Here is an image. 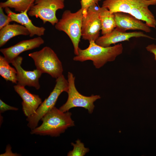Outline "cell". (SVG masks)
<instances>
[{
    "label": "cell",
    "instance_id": "6da1fadb",
    "mask_svg": "<svg viewBox=\"0 0 156 156\" xmlns=\"http://www.w3.org/2000/svg\"><path fill=\"white\" fill-rule=\"evenodd\" d=\"M156 5V0H105L102 6L112 13L121 12L130 14L145 22L150 27L155 28L156 20L148 6Z\"/></svg>",
    "mask_w": 156,
    "mask_h": 156
},
{
    "label": "cell",
    "instance_id": "7a4b0ae2",
    "mask_svg": "<svg viewBox=\"0 0 156 156\" xmlns=\"http://www.w3.org/2000/svg\"><path fill=\"white\" fill-rule=\"evenodd\" d=\"M72 114L68 111L64 112L55 106L42 118L41 125L31 130L30 133L41 135L59 136L68 128L75 125Z\"/></svg>",
    "mask_w": 156,
    "mask_h": 156
},
{
    "label": "cell",
    "instance_id": "3957f363",
    "mask_svg": "<svg viewBox=\"0 0 156 156\" xmlns=\"http://www.w3.org/2000/svg\"><path fill=\"white\" fill-rule=\"evenodd\" d=\"M89 42L87 48L79 49L78 54L73 58L74 61L83 62L91 60L95 68L99 69L107 62L114 61L123 52V47L121 44L104 47L98 45L94 41Z\"/></svg>",
    "mask_w": 156,
    "mask_h": 156
},
{
    "label": "cell",
    "instance_id": "277c9868",
    "mask_svg": "<svg viewBox=\"0 0 156 156\" xmlns=\"http://www.w3.org/2000/svg\"><path fill=\"white\" fill-rule=\"evenodd\" d=\"M83 10L81 8L75 12L66 10L63 12L61 18L55 25L57 30L65 32L71 40L75 55L78 53L79 44L81 37L82 21Z\"/></svg>",
    "mask_w": 156,
    "mask_h": 156
},
{
    "label": "cell",
    "instance_id": "5b68a950",
    "mask_svg": "<svg viewBox=\"0 0 156 156\" xmlns=\"http://www.w3.org/2000/svg\"><path fill=\"white\" fill-rule=\"evenodd\" d=\"M33 60L36 68L42 73H47L57 79L62 75V63L57 54L50 47H45L40 50L29 54Z\"/></svg>",
    "mask_w": 156,
    "mask_h": 156
},
{
    "label": "cell",
    "instance_id": "8992f818",
    "mask_svg": "<svg viewBox=\"0 0 156 156\" xmlns=\"http://www.w3.org/2000/svg\"><path fill=\"white\" fill-rule=\"evenodd\" d=\"M56 84L49 96L42 103L35 113L27 117V126L31 130L36 127L43 116L55 107L57 99L63 92H67L68 89V82L62 75L56 79Z\"/></svg>",
    "mask_w": 156,
    "mask_h": 156
},
{
    "label": "cell",
    "instance_id": "52a82bcc",
    "mask_svg": "<svg viewBox=\"0 0 156 156\" xmlns=\"http://www.w3.org/2000/svg\"><path fill=\"white\" fill-rule=\"evenodd\" d=\"M75 79L73 74L68 72L67 80L68 86L67 92L68 98L66 102L59 109L62 112H65L73 108L81 107L87 110L89 114H92L95 107L94 103L100 99L101 97L97 95L86 96L81 94L76 88Z\"/></svg>",
    "mask_w": 156,
    "mask_h": 156
},
{
    "label": "cell",
    "instance_id": "ba28073f",
    "mask_svg": "<svg viewBox=\"0 0 156 156\" xmlns=\"http://www.w3.org/2000/svg\"><path fill=\"white\" fill-rule=\"evenodd\" d=\"M64 7V0H35L28 14L40 18L44 24L48 22L54 25L59 21L56 16L57 11Z\"/></svg>",
    "mask_w": 156,
    "mask_h": 156
},
{
    "label": "cell",
    "instance_id": "9c48e42d",
    "mask_svg": "<svg viewBox=\"0 0 156 156\" xmlns=\"http://www.w3.org/2000/svg\"><path fill=\"white\" fill-rule=\"evenodd\" d=\"M98 4H94L83 11L81 37L83 40L95 41L99 37L101 25L99 14Z\"/></svg>",
    "mask_w": 156,
    "mask_h": 156
},
{
    "label": "cell",
    "instance_id": "30bf717a",
    "mask_svg": "<svg viewBox=\"0 0 156 156\" xmlns=\"http://www.w3.org/2000/svg\"><path fill=\"white\" fill-rule=\"evenodd\" d=\"M23 60V58L19 56L11 63L17 71V84L24 87H33L39 90L40 88L39 79L42 73L36 68L33 71L24 70L21 66Z\"/></svg>",
    "mask_w": 156,
    "mask_h": 156
},
{
    "label": "cell",
    "instance_id": "8fae6325",
    "mask_svg": "<svg viewBox=\"0 0 156 156\" xmlns=\"http://www.w3.org/2000/svg\"><path fill=\"white\" fill-rule=\"evenodd\" d=\"M44 42L40 36L20 41L9 47L0 49V52L9 63L21 53L39 47Z\"/></svg>",
    "mask_w": 156,
    "mask_h": 156
},
{
    "label": "cell",
    "instance_id": "7c38bea8",
    "mask_svg": "<svg viewBox=\"0 0 156 156\" xmlns=\"http://www.w3.org/2000/svg\"><path fill=\"white\" fill-rule=\"evenodd\" d=\"M144 37L152 39H155L141 31L127 32L120 31L115 28L111 32L99 36L95 43L100 46L107 47L112 44L124 41H129L132 38Z\"/></svg>",
    "mask_w": 156,
    "mask_h": 156
},
{
    "label": "cell",
    "instance_id": "4fadbf2b",
    "mask_svg": "<svg viewBox=\"0 0 156 156\" xmlns=\"http://www.w3.org/2000/svg\"><path fill=\"white\" fill-rule=\"evenodd\" d=\"M114 15L116 29L126 32L128 30H139L146 33L150 32V27L146 23L133 16L127 13L118 12L114 13Z\"/></svg>",
    "mask_w": 156,
    "mask_h": 156
},
{
    "label": "cell",
    "instance_id": "5bb4252c",
    "mask_svg": "<svg viewBox=\"0 0 156 156\" xmlns=\"http://www.w3.org/2000/svg\"><path fill=\"white\" fill-rule=\"evenodd\" d=\"M16 92L23 100L22 110L27 117L34 114L42 103L38 95L31 93L25 87L17 84L14 86Z\"/></svg>",
    "mask_w": 156,
    "mask_h": 156
},
{
    "label": "cell",
    "instance_id": "9a60e30c",
    "mask_svg": "<svg viewBox=\"0 0 156 156\" xmlns=\"http://www.w3.org/2000/svg\"><path fill=\"white\" fill-rule=\"evenodd\" d=\"M5 10L10 17L12 22H16L26 28L29 32L30 37L35 35L40 36L44 35L45 29L43 27L36 26L33 24L27 14L28 11L16 13L12 11L9 8H5Z\"/></svg>",
    "mask_w": 156,
    "mask_h": 156
},
{
    "label": "cell",
    "instance_id": "2e32d148",
    "mask_svg": "<svg viewBox=\"0 0 156 156\" xmlns=\"http://www.w3.org/2000/svg\"><path fill=\"white\" fill-rule=\"evenodd\" d=\"M28 30L21 25L9 24L0 29V47L4 46L12 38L20 35H29Z\"/></svg>",
    "mask_w": 156,
    "mask_h": 156
},
{
    "label": "cell",
    "instance_id": "e0dca14e",
    "mask_svg": "<svg viewBox=\"0 0 156 156\" xmlns=\"http://www.w3.org/2000/svg\"><path fill=\"white\" fill-rule=\"evenodd\" d=\"M99 14L102 34L104 35L111 32L116 27L114 14L111 12L107 8L99 6Z\"/></svg>",
    "mask_w": 156,
    "mask_h": 156
},
{
    "label": "cell",
    "instance_id": "ac0fdd59",
    "mask_svg": "<svg viewBox=\"0 0 156 156\" xmlns=\"http://www.w3.org/2000/svg\"><path fill=\"white\" fill-rule=\"evenodd\" d=\"M9 64L4 57L0 55V75L6 81L17 84L16 70Z\"/></svg>",
    "mask_w": 156,
    "mask_h": 156
},
{
    "label": "cell",
    "instance_id": "d6986e66",
    "mask_svg": "<svg viewBox=\"0 0 156 156\" xmlns=\"http://www.w3.org/2000/svg\"><path fill=\"white\" fill-rule=\"evenodd\" d=\"M34 1V0H7L0 3V7L13 8L15 11L21 13L26 10L28 11Z\"/></svg>",
    "mask_w": 156,
    "mask_h": 156
},
{
    "label": "cell",
    "instance_id": "ffe728a7",
    "mask_svg": "<svg viewBox=\"0 0 156 156\" xmlns=\"http://www.w3.org/2000/svg\"><path fill=\"white\" fill-rule=\"evenodd\" d=\"M75 142V143H71V145L73 146V149L68 153L67 156H83L89 152V148L85 147L84 144L81 142L80 140L77 139Z\"/></svg>",
    "mask_w": 156,
    "mask_h": 156
},
{
    "label": "cell",
    "instance_id": "44dd1931",
    "mask_svg": "<svg viewBox=\"0 0 156 156\" xmlns=\"http://www.w3.org/2000/svg\"><path fill=\"white\" fill-rule=\"evenodd\" d=\"M3 9L0 7V29L12 22L10 17L4 12Z\"/></svg>",
    "mask_w": 156,
    "mask_h": 156
},
{
    "label": "cell",
    "instance_id": "7402d4cb",
    "mask_svg": "<svg viewBox=\"0 0 156 156\" xmlns=\"http://www.w3.org/2000/svg\"><path fill=\"white\" fill-rule=\"evenodd\" d=\"M101 0H81V8L83 11H86L90 6L98 4L99 2Z\"/></svg>",
    "mask_w": 156,
    "mask_h": 156
},
{
    "label": "cell",
    "instance_id": "603a6c76",
    "mask_svg": "<svg viewBox=\"0 0 156 156\" xmlns=\"http://www.w3.org/2000/svg\"><path fill=\"white\" fill-rule=\"evenodd\" d=\"M18 108L10 106L0 99V113H1L8 110L17 111Z\"/></svg>",
    "mask_w": 156,
    "mask_h": 156
},
{
    "label": "cell",
    "instance_id": "cb8c5ba5",
    "mask_svg": "<svg viewBox=\"0 0 156 156\" xmlns=\"http://www.w3.org/2000/svg\"><path fill=\"white\" fill-rule=\"evenodd\" d=\"M146 50L154 55V59L156 60V44H152L148 45L146 47Z\"/></svg>",
    "mask_w": 156,
    "mask_h": 156
},
{
    "label": "cell",
    "instance_id": "d4e9b609",
    "mask_svg": "<svg viewBox=\"0 0 156 156\" xmlns=\"http://www.w3.org/2000/svg\"></svg>",
    "mask_w": 156,
    "mask_h": 156
}]
</instances>
